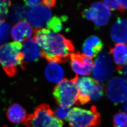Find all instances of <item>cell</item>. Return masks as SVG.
<instances>
[{
	"label": "cell",
	"instance_id": "obj_1",
	"mask_svg": "<svg viewBox=\"0 0 127 127\" xmlns=\"http://www.w3.org/2000/svg\"><path fill=\"white\" fill-rule=\"evenodd\" d=\"M34 37L41 49V57L50 62H66L74 52L72 41L48 29H35Z\"/></svg>",
	"mask_w": 127,
	"mask_h": 127
},
{
	"label": "cell",
	"instance_id": "obj_2",
	"mask_svg": "<svg viewBox=\"0 0 127 127\" xmlns=\"http://www.w3.org/2000/svg\"><path fill=\"white\" fill-rule=\"evenodd\" d=\"M20 42H13L0 47V65L7 75H15L18 67L24 69V61Z\"/></svg>",
	"mask_w": 127,
	"mask_h": 127
},
{
	"label": "cell",
	"instance_id": "obj_3",
	"mask_svg": "<svg viewBox=\"0 0 127 127\" xmlns=\"http://www.w3.org/2000/svg\"><path fill=\"white\" fill-rule=\"evenodd\" d=\"M23 123L26 127H63L64 125L62 120L56 117L46 104L37 106L33 113L27 116Z\"/></svg>",
	"mask_w": 127,
	"mask_h": 127
},
{
	"label": "cell",
	"instance_id": "obj_4",
	"mask_svg": "<svg viewBox=\"0 0 127 127\" xmlns=\"http://www.w3.org/2000/svg\"><path fill=\"white\" fill-rule=\"evenodd\" d=\"M66 121L71 127H97L102 122L100 114L95 106L90 109L74 107L69 111Z\"/></svg>",
	"mask_w": 127,
	"mask_h": 127
},
{
	"label": "cell",
	"instance_id": "obj_5",
	"mask_svg": "<svg viewBox=\"0 0 127 127\" xmlns=\"http://www.w3.org/2000/svg\"><path fill=\"white\" fill-rule=\"evenodd\" d=\"M76 79L77 75L71 79H64L54 88L53 96L60 107L70 108L76 104L78 95Z\"/></svg>",
	"mask_w": 127,
	"mask_h": 127
},
{
	"label": "cell",
	"instance_id": "obj_6",
	"mask_svg": "<svg viewBox=\"0 0 127 127\" xmlns=\"http://www.w3.org/2000/svg\"><path fill=\"white\" fill-rule=\"evenodd\" d=\"M114 71V66L112 57L107 52L99 54L95 61L93 70V76L98 82H106L112 77Z\"/></svg>",
	"mask_w": 127,
	"mask_h": 127
},
{
	"label": "cell",
	"instance_id": "obj_7",
	"mask_svg": "<svg viewBox=\"0 0 127 127\" xmlns=\"http://www.w3.org/2000/svg\"><path fill=\"white\" fill-rule=\"evenodd\" d=\"M98 82L91 77H79L77 75L76 84L78 90V95L76 104H86L91 100V96L95 91Z\"/></svg>",
	"mask_w": 127,
	"mask_h": 127
},
{
	"label": "cell",
	"instance_id": "obj_8",
	"mask_svg": "<svg viewBox=\"0 0 127 127\" xmlns=\"http://www.w3.org/2000/svg\"><path fill=\"white\" fill-rule=\"evenodd\" d=\"M109 99L116 103L127 101V81L120 77H115L109 81L107 88Z\"/></svg>",
	"mask_w": 127,
	"mask_h": 127
},
{
	"label": "cell",
	"instance_id": "obj_9",
	"mask_svg": "<svg viewBox=\"0 0 127 127\" xmlns=\"http://www.w3.org/2000/svg\"><path fill=\"white\" fill-rule=\"evenodd\" d=\"M52 14L49 8L40 4L29 10L27 13V19L35 29H40L47 25L50 20Z\"/></svg>",
	"mask_w": 127,
	"mask_h": 127
},
{
	"label": "cell",
	"instance_id": "obj_10",
	"mask_svg": "<svg viewBox=\"0 0 127 127\" xmlns=\"http://www.w3.org/2000/svg\"><path fill=\"white\" fill-rule=\"evenodd\" d=\"M72 69L77 74L89 75L92 71L94 61L91 58L79 52L72 53L70 57Z\"/></svg>",
	"mask_w": 127,
	"mask_h": 127
},
{
	"label": "cell",
	"instance_id": "obj_11",
	"mask_svg": "<svg viewBox=\"0 0 127 127\" xmlns=\"http://www.w3.org/2000/svg\"><path fill=\"white\" fill-rule=\"evenodd\" d=\"M24 61L32 62L37 61L41 57V49L34 37L28 39L22 45Z\"/></svg>",
	"mask_w": 127,
	"mask_h": 127
},
{
	"label": "cell",
	"instance_id": "obj_12",
	"mask_svg": "<svg viewBox=\"0 0 127 127\" xmlns=\"http://www.w3.org/2000/svg\"><path fill=\"white\" fill-rule=\"evenodd\" d=\"M90 8L93 12V21L95 25L98 27H103L108 23L111 12L104 3L101 2H96L93 4Z\"/></svg>",
	"mask_w": 127,
	"mask_h": 127
},
{
	"label": "cell",
	"instance_id": "obj_13",
	"mask_svg": "<svg viewBox=\"0 0 127 127\" xmlns=\"http://www.w3.org/2000/svg\"><path fill=\"white\" fill-rule=\"evenodd\" d=\"M112 40L116 43H127V20L118 18L111 29Z\"/></svg>",
	"mask_w": 127,
	"mask_h": 127
},
{
	"label": "cell",
	"instance_id": "obj_14",
	"mask_svg": "<svg viewBox=\"0 0 127 127\" xmlns=\"http://www.w3.org/2000/svg\"><path fill=\"white\" fill-rule=\"evenodd\" d=\"M33 30L30 24L26 21H21L13 27L11 34L12 38L17 42H20L31 37Z\"/></svg>",
	"mask_w": 127,
	"mask_h": 127
},
{
	"label": "cell",
	"instance_id": "obj_15",
	"mask_svg": "<svg viewBox=\"0 0 127 127\" xmlns=\"http://www.w3.org/2000/svg\"><path fill=\"white\" fill-rule=\"evenodd\" d=\"M114 58L116 69L120 71L127 64V44L117 43L110 50Z\"/></svg>",
	"mask_w": 127,
	"mask_h": 127
},
{
	"label": "cell",
	"instance_id": "obj_16",
	"mask_svg": "<svg viewBox=\"0 0 127 127\" xmlns=\"http://www.w3.org/2000/svg\"><path fill=\"white\" fill-rule=\"evenodd\" d=\"M103 47L102 40L97 36L92 35L85 40L82 50L84 55L91 58L96 57L102 50Z\"/></svg>",
	"mask_w": 127,
	"mask_h": 127
},
{
	"label": "cell",
	"instance_id": "obj_17",
	"mask_svg": "<svg viewBox=\"0 0 127 127\" xmlns=\"http://www.w3.org/2000/svg\"><path fill=\"white\" fill-rule=\"evenodd\" d=\"M46 78L51 83H60L63 80L64 72L61 66L57 63L50 62L46 67Z\"/></svg>",
	"mask_w": 127,
	"mask_h": 127
},
{
	"label": "cell",
	"instance_id": "obj_18",
	"mask_svg": "<svg viewBox=\"0 0 127 127\" xmlns=\"http://www.w3.org/2000/svg\"><path fill=\"white\" fill-rule=\"evenodd\" d=\"M6 115L9 121L16 124L23 122L27 116V112L24 108L16 103L9 107Z\"/></svg>",
	"mask_w": 127,
	"mask_h": 127
},
{
	"label": "cell",
	"instance_id": "obj_19",
	"mask_svg": "<svg viewBox=\"0 0 127 127\" xmlns=\"http://www.w3.org/2000/svg\"><path fill=\"white\" fill-rule=\"evenodd\" d=\"M67 17L62 16L59 17L55 16L52 17L47 24L48 30L54 32H59L61 31L64 28L63 23L67 20Z\"/></svg>",
	"mask_w": 127,
	"mask_h": 127
},
{
	"label": "cell",
	"instance_id": "obj_20",
	"mask_svg": "<svg viewBox=\"0 0 127 127\" xmlns=\"http://www.w3.org/2000/svg\"><path fill=\"white\" fill-rule=\"evenodd\" d=\"M27 13L26 8L22 5H17L12 8L10 14V19L12 22H18L26 19Z\"/></svg>",
	"mask_w": 127,
	"mask_h": 127
},
{
	"label": "cell",
	"instance_id": "obj_21",
	"mask_svg": "<svg viewBox=\"0 0 127 127\" xmlns=\"http://www.w3.org/2000/svg\"><path fill=\"white\" fill-rule=\"evenodd\" d=\"M11 26L6 22L0 23V46L7 42L10 39Z\"/></svg>",
	"mask_w": 127,
	"mask_h": 127
},
{
	"label": "cell",
	"instance_id": "obj_22",
	"mask_svg": "<svg viewBox=\"0 0 127 127\" xmlns=\"http://www.w3.org/2000/svg\"><path fill=\"white\" fill-rule=\"evenodd\" d=\"M114 127H127V114L120 112L116 113L113 119Z\"/></svg>",
	"mask_w": 127,
	"mask_h": 127
},
{
	"label": "cell",
	"instance_id": "obj_23",
	"mask_svg": "<svg viewBox=\"0 0 127 127\" xmlns=\"http://www.w3.org/2000/svg\"><path fill=\"white\" fill-rule=\"evenodd\" d=\"M11 5L10 0H0V23L4 22L7 16L9 8Z\"/></svg>",
	"mask_w": 127,
	"mask_h": 127
},
{
	"label": "cell",
	"instance_id": "obj_24",
	"mask_svg": "<svg viewBox=\"0 0 127 127\" xmlns=\"http://www.w3.org/2000/svg\"><path fill=\"white\" fill-rule=\"evenodd\" d=\"M70 110V108H65L59 106L56 109L54 112V116L60 120H66Z\"/></svg>",
	"mask_w": 127,
	"mask_h": 127
},
{
	"label": "cell",
	"instance_id": "obj_25",
	"mask_svg": "<svg viewBox=\"0 0 127 127\" xmlns=\"http://www.w3.org/2000/svg\"><path fill=\"white\" fill-rule=\"evenodd\" d=\"M104 94V89L102 85L97 83L95 91L91 96V99L97 100L101 98Z\"/></svg>",
	"mask_w": 127,
	"mask_h": 127
},
{
	"label": "cell",
	"instance_id": "obj_26",
	"mask_svg": "<svg viewBox=\"0 0 127 127\" xmlns=\"http://www.w3.org/2000/svg\"><path fill=\"white\" fill-rule=\"evenodd\" d=\"M104 5L112 10H117L121 12L120 0H104Z\"/></svg>",
	"mask_w": 127,
	"mask_h": 127
},
{
	"label": "cell",
	"instance_id": "obj_27",
	"mask_svg": "<svg viewBox=\"0 0 127 127\" xmlns=\"http://www.w3.org/2000/svg\"><path fill=\"white\" fill-rule=\"evenodd\" d=\"M83 17L89 20H93L94 19V13L92 10L91 8L86 9L84 10L82 13Z\"/></svg>",
	"mask_w": 127,
	"mask_h": 127
},
{
	"label": "cell",
	"instance_id": "obj_28",
	"mask_svg": "<svg viewBox=\"0 0 127 127\" xmlns=\"http://www.w3.org/2000/svg\"><path fill=\"white\" fill-rule=\"evenodd\" d=\"M26 5L27 6L29 7H33L35 6H37V5H40L41 3L42 2V1L41 0H26L24 1Z\"/></svg>",
	"mask_w": 127,
	"mask_h": 127
},
{
	"label": "cell",
	"instance_id": "obj_29",
	"mask_svg": "<svg viewBox=\"0 0 127 127\" xmlns=\"http://www.w3.org/2000/svg\"><path fill=\"white\" fill-rule=\"evenodd\" d=\"M56 1L54 0H46L42 1V2L45 6L48 8L53 7L55 5Z\"/></svg>",
	"mask_w": 127,
	"mask_h": 127
},
{
	"label": "cell",
	"instance_id": "obj_30",
	"mask_svg": "<svg viewBox=\"0 0 127 127\" xmlns=\"http://www.w3.org/2000/svg\"><path fill=\"white\" fill-rule=\"evenodd\" d=\"M119 72L127 81V64Z\"/></svg>",
	"mask_w": 127,
	"mask_h": 127
},
{
	"label": "cell",
	"instance_id": "obj_31",
	"mask_svg": "<svg viewBox=\"0 0 127 127\" xmlns=\"http://www.w3.org/2000/svg\"><path fill=\"white\" fill-rule=\"evenodd\" d=\"M120 2L121 12L127 10V0H120Z\"/></svg>",
	"mask_w": 127,
	"mask_h": 127
},
{
	"label": "cell",
	"instance_id": "obj_32",
	"mask_svg": "<svg viewBox=\"0 0 127 127\" xmlns=\"http://www.w3.org/2000/svg\"><path fill=\"white\" fill-rule=\"evenodd\" d=\"M123 109L125 112L127 114V101L125 102L123 106Z\"/></svg>",
	"mask_w": 127,
	"mask_h": 127
},
{
	"label": "cell",
	"instance_id": "obj_33",
	"mask_svg": "<svg viewBox=\"0 0 127 127\" xmlns=\"http://www.w3.org/2000/svg\"><path fill=\"white\" fill-rule=\"evenodd\" d=\"M3 127H7V126H4Z\"/></svg>",
	"mask_w": 127,
	"mask_h": 127
}]
</instances>
